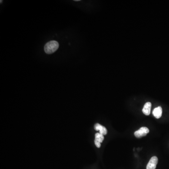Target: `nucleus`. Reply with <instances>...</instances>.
Listing matches in <instances>:
<instances>
[{"mask_svg":"<svg viewBox=\"0 0 169 169\" xmlns=\"http://www.w3.org/2000/svg\"><path fill=\"white\" fill-rule=\"evenodd\" d=\"M95 144L96 147H98V148L101 147V143L98 142L96 141H95Z\"/></svg>","mask_w":169,"mask_h":169,"instance_id":"8","label":"nucleus"},{"mask_svg":"<svg viewBox=\"0 0 169 169\" xmlns=\"http://www.w3.org/2000/svg\"><path fill=\"white\" fill-rule=\"evenodd\" d=\"M94 128L96 131H99V133L103 134V135H106L107 132H108L107 129L105 127H103V126L98 123H96V124H95Z\"/></svg>","mask_w":169,"mask_h":169,"instance_id":"4","label":"nucleus"},{"mask_svg":"<svg viewBox=\"0 0 169 169\" xmlns=\"http://www.w3.org/2000/svg\"><path fill=\"white\" fill-rule=\"evenodd\" d=\"M151 106V103H150V102H147V103L145 104L143 109H142V112L145 115H146V116L150 115V114Z\"/></svg>","mask_w":169,"mask_h":169,"instance_id":"5","label":"nucleus"},{"mask_svg":"<svg viewBox=\"0 0 169 169\" xmlns=\"http://www.w3.org/2000/svg\"><path fill=\"white\" fill-rule=\"evenodd\" d=\"M158 161V158L156 156L152 157L147 165L146 169H156Z\"/></svg>","mask_w":169,"mask_h":169,"instance_id":"3","label":"nucleus"},{"mask_svg":"<svg viewBox=\"0 0 169 169\" xmlns=\"http://www.w3.org/2000/svg\"><path fill=\"white\" fill-rule=\"evenodd\" d=\"M104 139V135L101 134L100 133H96L95 134V141H96L98 142L99 143H101L103 142V141Z\"/></svg>","mask_w":169,"mask_h":169,"instance_id":"7","label":"nucleus"},{"mask_svg":"<svg viewBox=\"0 0 169 169\" xmlns=\"http://www.w3.org/2000/svg\"><path fill=\"white\" fill-rule=\"evenodd\" d=\"M74 1H80V0H74Z\"/></svg>","mask_w":169,"mask_h":169,"instance_id":"9","label":"nucleus"},{"mask_svg":"<svg viewBox=\"0 0 169 169\" xmlns=\"http://www.w3.org/2000/svg\"><path fill=\"white\" fill-rule=\"evenodd\" d=\"M1 1V2H2V1H1H1Z\"/></svg>","mask_w":169,"mask_h":169,"instance_id":"10","label":"nucleus"},{"mask_svg":"<svg viewBox=\"0 0 169 169\" xmlns=\"http://www.w3.org/2000/svg\"><path fill=\"white\" fill-rule=\"evenodd\" d=\"M162 111H163L162 108L160 106H159V107L154 109L153 112H152V114H153L155 118H157V119H159L162 117Z\"/></svg>","mask_w":169,"mask_h":169,"instance_id":"6","label":"nucleus"},{"mask_svg":"<svg viewBox=\"0 0 169 169\" xmlns=\"http://www.w3.org/2000/svg\"><path fill=\"white\" fill-rule=\"evenodd\" d=\"M150 132V130L146 127H142L137 131L134 132V135L137 138H141L142 137L145 136L147 133Z\"/></svg>","mask_w":169,"mask_h":169,"instance_id":"2","label":"nucleus"},{"mask_svg":"<svg viewBox=\"0 0 169 169\" xmlns=\"http://www.w3.org/2000/svg\"><path fill=\"white\" fill-rule=\"evenodd\" d=\"M59 43L56 40H51L48 42L44 46V51L47 54H51L54 53L58 49Z\"/></svg>","mask_w":169,"mask_h":169,"instance_id":"1","label":"nucleus"}]
</instances>
